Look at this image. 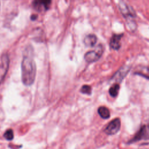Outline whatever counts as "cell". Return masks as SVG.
<instances>
[{"label":"cell","mask_w":149,"mask_h":149,"mask_svg":"<svg viewBox=\"0 0 149 149\" xmlns=\"http://www.w3.org/2000/svg\"><path fill=\"white\" fill-rule=\"evenodd\" d=\"M122 34H113L109 42V45L111 48L115 50H118L120 47V39Z\"/></svg>","instance_id":"obj_7"},{"label":"cell","mask_w":149,"mask_h":149,"mask_svg":"<svg viewBox=\"0 0 149 149\" xmlns=\"http://www.w3.org/2000/svg\"><path fill=\"white\" fill-rule=\"evenodd\" d=\"M80 91L83 94L90 95L91 94V87L88 85H83L80 89Z\"/></svg>","instance_id":"obj_14"},{"label":"cell","mask_w":149,"mask_h":149,"mask_svg":"<svg viewBox=\"0 0 149 149\" xmlns=\"http://www.w3.org/2000/svg\"><path fill=\"white\" fill-rule=\"evenodd\" d=\"M104 51L102 45H98L94 50L90 51L84 55V59L88 63H93L97 61L101 56Z\"/></svg>","instance_id":"obj_2"},{"label":"cell","mask_w":149,"mask_h":149,"mask_svg":"<svg viewBox=\"0 0 149 149\" xmlns=\"http://www.w3.org/2000/svg\"><path fill=\"white\" fill-rule=\"evenodd\" d=\"M119 85L117 83L114 84L109 90V93L112 97H115L117 96L119 90Z\"/></svg>","instance_id":"obj_12"},{"label":"cell","mask_w":149,"mask_h":149,"mask_svg":"<svg viewBox=\"0 0 149 149\" xmlns=\"http://www.w3.org/2000/svg\"><path fill=\"white\" fill-rule=\"evenodd\" d=\"M120 120L119 118H115L112 120L105 127L104 132L106 134L109 135H113L116 134L120 129Z\"/></svg>","instance_id":"obj_4"},{"label":"cell","mask_w":149,"mask_h":149,"mask_svg":"<svg viewBox=\"0 0 149 149\" xmlns=\"http://www.w3.org/2000/svg\"><path fill=\"white\" fill-rule=\"evenodd\" d=\"M134 74L140 75L143 77L149 79V68L147 67H141L135 71Z\"/></svg>","instance_id":"obj_10"},{"label":"cell","mask_w":149,"mask_h":149,"mask_svg":"<svg viewBox=\"0 0 149 149\" xmlns=\"http://www.w3.org/2000/svg\"><path fill=\"white\" fill-rule=\"evenodd\" d=\"M4 138L7 140H12L13 139V132L12 129H8L3 134Z\"/></svg>","instance_id":"obj_13"},{"label":"cell","mask_w":149,"mask_h":149,"mask_svg":"<svg viewBox=\"0 0 149 149\" xmlns=\"http://www.w3.org/2000/svg\"><path fill=\"white\" fill-rule=\"evenodd\" d=\"M83 42L87 47H94L97 42V37L94 34H88L85 37Z\"/></svg>","instance_id":"obj_9"},{"label":"cell","mask_w":149,"mask_h":149,"mask_svg":"<svg viewBox=\"0 0 149 149\" xmlns=\"http://www.w3.org/2000/svg\"><path fill=\"white\" fill-rule=\"evenodd\" d=\"M98 113L103 119H108L110 117V112L109 109L104 106L100 107L98 109Z\"/></svg>","instance_id":"obj_11"},{"label":"cell","mask_w":149,"mask_h":149,"mask_svg":"<svg viewBox=\"0 0 149 149\" xmlns=\"http://www.w3.org/2000/svg\"><path fill=\"white\" fill-rule=\"evenodd\" d=\"M148 136V129L146 125H143L134 136L129 141V143H135L141 139H146Z\"/></svg>","instance_id":"obj_6"},{"label":"cell","mask_w":149,"mask_h":149,"mask_svg":"<svg viewBox=\"0 0 149 149\" xmlns=\"http://www.w3.org/2000/svg\"><path fill=\"white\" fill-rule=\"evenodd\" d=\"M51 3V0H34L33 6L36 10L42 12L46 11L49 9Z\"/></svg>","instance_id":"obj_5"},{"label":"cell","mask_w":149,"mask_h":149,"mask_svg":"<svg viewBox=\"0 0 149 149\" xmlns=\"http://www.w3.org/2000/svg\"><path fill=\"white\" fill-rule=\"evenodd\" d=\"M129 72V68L126 67H122L120 68L113 76V79H115L116 81H121L125 76L126 75L127 72Z\"/></svg>","instance_id":"obj_8"},{"label":"cell","mask_w":149,"mask_h":149,"mask_svg":"<svg viewBox=\"0 0 149 149\" xmlns=\"http://www.w3.org/2000/svg\"><path fill=\"white\" fill-rule=\"evenodd\" d=\"M9 66V58L7 54H3L0 58V84L3 81Z\"/></svg>","instance_id":"obj_3"},{"label":"cell","mask_w":149,"mask_h":149,"mask_svg":"<svg viewBox=\"0 0 149 149\" xmlns=\"http://www.w3.org/2000/svg\"><path fill=\"white\" fill-rule=\"evenodd\" d=\"M22 80L27 86H30L34 83L36 76V66L34 59L33 48L28 45L23 53L21 63Z\"/></svg>","instance_id":"obj_1"}]
</instances>
